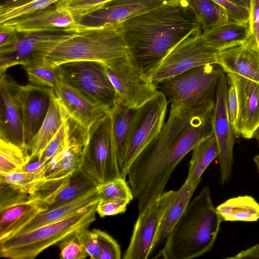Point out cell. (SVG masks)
<instances>
[{
    "instance_id": "6da1fadb",
    "label": "cell",
    "mask_w": 259,
    "mask_h": 259,
    "mask_svg": "<svg viewBox=\"0 0 259 259\" xmlns=\"http://www.w3.org/2000/svg\"><path fill=\"white\" fill-rule=\"evenodd\" d=\"M210 108L191 109L170 104L168 120L162 131L137 155L128 169L139 214L161 196L175 168L200 141L198 131L187 123L195 114Z\"/></svg>"
},
{
    "instance_id": "7a4b0ae2",
    "label": "cell",
    "mask_w": 259,
    "mask_h": 259,
    "mask_svg": "<svg viewBox=\"0 0 259 259\" xmlns=\"http://www.w3.org/2000/svg\"><path fill=\"white\" fill-rule=\"evenodd\" d=\"M117 25L131 63L149 79L178 43L201 28L186 0H172Z\"/></svg>"
},
{
    "instance_id": "3957f363",
    "label": "cell",
    "mask_w": 259,
    "mask_h": 259,
    "mask_svg": "<svg viewBox=\"0 0 259 259\" xmlns=\"http://www.w3.org/2000/svg\"><path fill=\"white\" fill-rule=\"evenodd\" d=\"M222 222L209 188L205 186L190 201L166 238L158 257L192 259L204 255L212 248Z\"/></svg>"
},
{
    "instance_id": "277c9868",
    "label": "cell",
    "mask_w": 259,
    "mask_h": 259,
    "mask_svg": "<svg viewBox=\"0 0 259 259\" xmlns=\"http://www.w3.org/2000/svg\"><path fill=\"white\" fill-rule=\"evenodd\" d=\"M129 60L126 44L117 24L77 30L55 48L45 64L57 66L69 62L90 61L108 66Z\"/></svg>"
},
{
    "instance_id": "5b68a950",
    "label": "cell",
    "mask_w": 259,
    "mask_h": 259,
    "mask_svg": "<svg viewBox=\"0 0 259 259\" xmlns=\"http://www.w3.org/2000/svg\"><path fill=\"white\" fill-rule=\"evenodd\" d=\"M96 205L62 220L16 234L0 241V256L33 259L48 247L82 230L96 220Z\"/></svg>"
},
{
    "instance_id": "8992f818",
    "label": "cell",
    "mask_w": 259,
    "mask_h": 259,
    "mask_svg": "<svg viewBox=\"0 0 259 259\" xmlns=\"http://www.w3.org/2000/svg\"><path fill=\"white\" fill-rule=\"evenodd\" d=\"M225 73L217 63L200 66L159 83L168 103L196 109L214 107L217 85Z\"/></svg>"
},
{
    "instance_id": "52a82bcc",
    "label": "cell",
    "mask_w": 259,
    "mask_h": 259,
    "mask_svg": "<svg viewBox=\"0 0 259 259\" xmlns=\"http://www.w3.org/2000/svg\"><path fill=\"white\" fill-rule=\"evenodd\" d=\"M79 168L99 184L121 177L110 112L88 129Z\"/></svg>"
},
{
    "instance_id": "ba28073f",
    "label": "cell",
    "mask_w": 259,
    "mask_h": 259,
    "mask_svg": "<svg viewBox=\"0 0 259 259\" xmlns=\"http://www.w3.org/2000/svg\"><path fill=\"white\" fill-rule=\"evenodd\" d=\"M77 31L69 28L22 33L14 42L0 47V74L15 65L45 63L59 44Z\"/></svg>"
},
{
    "instance_id": "9c48e42d",
    "label": "cell",
    "mask_w": 259,
    "mask_h": 259,
    "mask_svg": "<svg viewBox=\"0 0 259 259\" xmlns=\"http://www.w3.org/2000/svg\"><path fill=\"white\" fill-rule=\"evenodd\" d=\"M168 103L165 96L159 90L154 98L136 110L130 125L121 177L125 179L133 160L162 131Z\"/></svg>"
},
{
    "instance_id": "30bf717a",
    "label": "cell",
    "mask_w": 259,
    "mask_h": 259,
    "mask_svg": "<svg viewBox=\"0 0 259 259\" xmlns=\"http://www.w3.org/2000/svg\"><path fill=\"white\" fill-rule=\"evenodd\" d=\"M202 32L201 28H197L178 43L163 59L150 80L157 85L191 69L217 63V53L219 50L203 40Z\"/></svg>"
},
{
    "instance_id": "8fae6325",
    "label": "cell",
    "mask_w": 259,
    "mask_h": 259,
    "mask_svg": "<svg viewBox=\"0 0 259 259\" xmlns=\"http://www.w3.org/2000/svg\"><path fill=\"white\" fill-rule=\"evenodd\" d=\"M59 66L64 78L109 111L116 101L115 89L102 63L90 61L67 62Z\"/></svg>"
},
{
    "instance_id": "7c38bea8",
    "label": "cell",
    "mask_w": 259,
    "mask_h": 259,
    "mask_svg": "<svg viewBox=\"0 0 259 259\" xmlns=\"http://www.w3.org/2000/svg\"><path fill=\"white\" fill-rule=\"evenodd\" d=\"M106 71L116 92L115 104L136 110L159 91L157 85L139 72L130 60L106 66Z\"/></svg>"
},
{
    "instance_id": "4fadbf2b",
    "label": "cell",
    "mask_w": 259,
    "mask_h": 259,
    "mask_svg": "<svg viewBox=\"0 0 259 259\" xmlns=\"http://www.w3.org/2000/svg\"><path fill=\"white\" fill-rule=\"evenodd\" d=\"M228 81L226 73L220 77L217 85L212 124L216 138L222 185L230 179L233 164V147L237 136L229 119L227 111Z\"/></svg>"
},
{
    "instance_id": "5bb4252c",
    "label": "cell",
    "mask_w": 259,
    "mask_h": 259,
    "mask_svg": "<svg viewBox=\"0 0 259 259\" xmlns=\"http://www.w3.org/2000/svg\"><path fill=\"white\" fill-rule=\"evenodd\" d=\"M175 191L163 192L144 212L139 214L123 259H147L155 247V240L162 215Z\"/></svg>"
},
{
    "instance_id": "9a60e30c",
    "label": "cell",
    "mask_w": 259,
    "mask_h": 259,
    "mask_svg": "<svg viewBox=\"0 0 259 259\" xmlns=\"http://www.w3.org/2000/svg\"><path fill=\"white\" fill-rule=\"evenodd\" d=\"M0 75V139L28 152L24 137L21 85L6 73Z\"/></svg>"
},
{
    "instance_id": "2e32d148",
    "label": "cell",
    "mask_w": 259,
    "mask_h": 259,
    "mask_svg": "<svg viewBox=\"0 0 259 259\" xmlns=\"http://www.w3.org/2000/svg\"><path fill=\"white\" fill-rule=\"evenodd\" d=\"M172 0H112L75 22L77 30L117 25Z\"/></svg>"
},
{
    "instance_id": "e0dca14e",
    "label": "cell",
    "mask_w": 259,
    "mask_h": 259,
    "mask_svg": "<svg viewBox=\"0 0 259 259\" xmlns=\"http://www.w3.org/2000/svg\"><path fill=\"white\" fill-rule=\"evenodd\" d=\"M226 74L236 94L237 117L234 130L237 137L253 138L259 127V83L237 74Z\"/></svg>"
},
{
    "instance_id": "ac0fdd59",
    "label": "cell",
    "mask_w": 259,
    "mask_h": 259,
    "mask_svg": "<svg viewBox=\"0 0 259 259\" xmlns=\"http://www.w3.org/2000/svg\"><path fill=\"white\" fill-rule=\"evenodd\" d=\"M54 90L66 114L87 129L110 112L64 77Z\"/></svg>"
},
{
    "instance_id": "d6986e66",
    "label": "cell",
    "mask_w": 259,
    "mask_h": 259,
    "mask_svg": "<svg viewBox=\"0 0 259 259\" xmlns=\"http://www.w3.org/2000/svg\"><path fill=\"white\" fill-rule=\"evenodd\" d=\"M54 93L53 89L31 83L21 85L24 137L28 152L46 116Z\"/></svg>"
},
{
    "instance_id": "ffe728a7",
    "label": "cell",
    "mask_w": 259,
    "mask_h": 259,
    "mask_svg": "<svg viewBox=\"0 0 259 259\" xmlns=\"http://www.w3.org/2000/svg\"><path fill=\"white\" fill-rule=\"evenodd\" d=\"M217 58L225 73L259 83V47L251 35L244 42L218 51Z\"/></svg>"
},
{
    "instance_id": "44dd1931",
    "label": "cell",
    "mask_w": 259,
    "mask_h": 259,
    "mask_svg": "<svg viewBox=\"0 0 259 259\" xmlns=\"http://www.w3.org/2000/svg\"><path fill=\"white\" fill-rule=\"evenodd\" d=\"M19 33L48 30L76 29L75 20L67 12L55 5L31 14L0 24ZM77 30V29H76Z\"/></svg>"
},
{
    "instance_id": "7402d4cb",
    "label": "cell",
    "mask_w": 259,
    "mask_h": 259,
    "mask_svg": "<svg viewBox=\"0 0 259 259\" xmlns=\"http://www.w3.org/2000/svg\"><path fill=\"white\" fill-rule=\"evenodd\" d=\"M48 208L46 202L32 196L28 200L0 212V241L17 234Z\"/></svg>"
},
{
    "instance_id": "603a6c76",
    "label": "cell",
    "mask_w": 259,
    "mask_h": 259,
    "mask_svg": "<svg viewBox=\"0 0 259 259\" xmlns=\"http://www.w3.org/2000/svg\"><path fill=\"white\" fill-rule=\"evenodd\" d=\"M66 116L54 92L46 116L29 149V160L36 158L40 159L47 145L64 122Z\"/></svg>"
},
{
    "instance_id": "cb8c5ba5",
    "label": "cell",
    "mask_w": 259,
    "mask_h": 259,
    "mask_svg": "<svg viewBox=\"0 0 259 259\" xmlns=\"http://www.w3.org/2000/svg\"><path fill=\"white\" fill-rule=\"evenodd\" d=\"M200 183L196 182L190 183L185 181L178 190L175 191L173 197L161 218L155 240V247L166 239L186 208Z\"/></svg>"
},
{
    "instance_id": "d4e9b609",
    "label": "cell",
    "mask_w": 259,
    "mask_h": 259,
    "mask_svg": "<svg viewBox=\"0 0 259 259\" xmlns=\"http://www.w3.org/2000/svg\"><path fill=\"white\" fill-rule=\"evenodd\" d=\"M250 36L249 22L231 20L203 31L201 35L202 39L207 45L219 50L244 42Z\"/></svg>"
},
{
    "instance_id": "484cf974",
    "label": "cell",
    "mask_w": 259,
    "mask_h": 259,
    "mask_svg": "<svg viewBox=\"0 0 259 259\" xmlns=\"http://www.w3.org/2000/svg\"><path fill=\"white\" fill-rule=\"evenodd\" d=\"M99 201L100 199L96 188L64 205L40 213L23 227L17 234L30 231L41 226L62 220L97 204Z\"/></svg>"
},
{
    "instance_id": "4316f807",
    "label": "cell",
    "mask_w": 259,
    "mask_h": 259,
    "mask_svg": "<svg viewBox=\"0 0 259 259\" xmlns=\"http://www.w3.org/2000/svg\"><path fill=\"white\" fill-rule=\"evenodd\" d=\"M99 184L80 168L74 171L48 204L50 210L70 202L97 188Z\"/></svg>"
},
{
    "instance_id": "83f0119b",
    "label": "cell",
    "mask_w": 259,
    "mask_h": 259,
    "mask_svg": "<svg viewBox=\"0 0 259 259\" xmlns=\"http://www.w3.org/2000/svg\"><path fill=\"white\" fill-rule=\"evenodd\" d=\"M191 151L185 182L190 183L201 182L202 174L218 155V144L214 134L201 140Z\"/></svg>"
},
{
    "instance_id": "f1b7e54d",
    "label": "cell",
    "mask_w": 259,
    "mask_h": 259,
    "mask_svg": "<svg viewBox=\"0 0 259 259\" xmlns=\"http://www.w3.org/2000/svg\"><path fill=\"white\" fill-rule=\"evenodd\" d=\"M216 209L222 221L255 222L259 219V204L248 195L230 198Z\"/></svg>"
},
{
    "instance_id": "f546056e",
    "label": "cell",
    "mask_w": 259,
    "mask_h": 259,
    "mask_svg": "<svg viewBox=\"0 0 259 259\" xmlns=\"http://www.w3.org/2000/svg\"><path fill=\"white\" fill-rule=\"evenodd\" d=\"M136 110L115 104L110 111L112 135L116 155L121 171L131 121Z\"/></svg>"
},
{
    "instance_id": "4dcf8cb0",
    "label": "cell",
    "mask_w": 259,
    "mask_h": 259,
    "mask_svg": "<svg viewBox=\"0 0 259 259\" xmlns=\"http://www.w3.org/2000/svg\"><path fill=\"white\" fill-rule=\"evenodd\" d=\"M186 1L197 18L202 32L230 21L225 9L213 0Z\"/></svg>"
},
{
    "instance_id": "1f68e13d",
    "label": "cell",
    "mask_w": 259,
    "mask_h": 259,
    "mask_svg": "<svg viewBox=\"0 0 259 259\" xmlns=\"http://www.w3.org/2000/svg\"><path fill=\"white\" fill-rule=\"evenodd\" d=\"M29 161L26 150L0 139V174L19 170Z\"/></svg>"
},
{
    "instance_id": "d6a6232c",
    "label": "cell",
    "mask_w": 259,
    "mask_h": 259,
    "mask_svg": "<svg viewBox=\"0 0 259 259\" xmlns=\"http://www.w3.org/2000/svg\"><path fill=\"white\" fill-rule=\"evenodd\" d=\"M31 83L54 89L63 77L59 66L44 64L22 65Z\"/></svg>"
},
{
    "instance_id": "836d02e7",
    "label": "cell",
    "mask_w": 259,
    "mask_h": 259,
    "mask_svg": "<svg viewBox=\"0 0 259 259\" xmlns=\"http://www.w3.org/2000/svg\"><path fill=\"white\" fill-rule=\"evenodd\" d=\"M45 164L36 171L27 172L18 170L9 173L0 174V183L8 184L30 193L36 183L42 180Z\"/></svg>"
},
{
    "instance_id": "e575fe53",
    "label": "cell",
    "mask_w": 259,
    "mask_h": 259,
    "mask_svg": "<svg viewBox=\"0 0 259 259\" xmlns=\"http://www.w3.org/2000/svg\"><path fill=\"white\" fill-rule=\"evenodd\" d=\"M112 0H61L55 6L69 13L75 22L82 16L101 8Z\"/></svg>"
},
{
    "instance_id": "d590c367",
    "label": "cell",
    "mask_w": 259,
    "mask_h": 259,
    "mask_svg": "<svg viewBox=\"0 0 259 259\" xmlns=\"http://www.w3.org/2000/svg\"><path fill=\"white\" fill-rule=\"evenodd\" d=\"M97 190L100 200L126 199L131 201L134 198L131 188L122 177L99 184Z\"/></svg>"
},
{
    "instance_id": "8d00e7d4",
    "label": "cell",
    "mask_w": 259,
    "mask_h": 259,
    "mask_svg": "<svg viewBox=\"0 0 259 259\" xmlns=\"http://www.w3.org/2000/svg\"><path fill=\"white\" fill-rule=\"evenodd\" d=\"M60 1L32 0L17 7L0 10V24L46 9Z\"/></svg>"
},
{
    "instance_id": "74e56055",
    "label": "cell",
    "mask_w": 259,
    "mask_h": 259,
    "mask_svg": "<svg viewBox=\"0 0 259 259\" xmlns=\"http://www.w3.org/2000/svg\"><path fill=\"white\" fill-rule=\"evenodd\" d=\"M29 193L0 183V212L30 199Z\"/></svg>"
},
{
    "instance_id": "f35d334b",
    "label": "cell",
    "mask_w": 259,
    "mask_h": 259,
    "mask_svg": "<svg viewBox=\"0 0 259 259\" xmlns=\"http://www.w3.org/2000/svg\"><path fill=\"white\" fill-rule=\"evenodd\" d=\"M69 126L67 115L64 122L42 153L41 158L51 159L60 154L68 146Z\"/></svg>"
},
{
    "instance_id": "ab89813d",
    "label": "cell",
    "mask_w": 259,
    "mask_h": 259,
    "mask_svg": "<svg viewBox=\"0 0 259 259\" xmlns=\"http://www.w3.org/2000/svg\"><path fill=\"white\" fill-rule=\"evenodd\" d=\"M99 246L98 259H120V247L117 242L104 231L95 229Z\"/></svg>"
},
{
    "instance_id": "60d3db41",
    "label": "cell",
    "mask_w": 259,
    "mask_h": 259,
    "mask_svg": "<svg viewBox=\"0 0 259 259\" xmlns=\"http://www.w3.org/2000/svg\"><path fill=\"white\" fill-rule=\"evenodd\" d=\"M59 256L62 259H84L88 256L75 234L59 243Z\"/></svg>"
},
{
    "instance_id": "b9f144b4",
    "label": "cell",
    "mask_w": 259,
    "mask_h": 259,
    "mask_svg": "<svg viewBox=\"0 0 259 259\" xmlns=\"http://www.w3.org/2000/svg\"><path fill=\"white\" fill-rule=\"evenodd\" d=\"M131 201L126 199H114L100 200L97 204L96 210L101 217L112 216L124 213Z\"/></svg>"
},
{
    "instance_id": "7bdbcfd3",
    "label": "cell",
    "mask_w": 259,
    "mask_h": 259,
    "mask_svg": "<svg viewBox=\"0 0 259 259\" xmlns=\"http://www.w3.org/2000/svg\"><path fill=\"white\" fill-rule=\"evenodd\" d=\"M76 234L88 255L91 259H98L99 246L96 233L87 228Z\"/></svg>"
},
{
    "instance_id": "ee69618b",
    "label": "cell",
    "mask_w": 259,
    "mask_h": 259,
    "mask_svg": "<svg viewBox=\"0 0 259 259\" xmlns=\"http://www.w3.org/2000/svg\"><path fill=\"white\" fill-rule=\"evenodd\" d=\"M226 10L231 21L248 22L249 13L246 9L238 6L228 0H213Z\"/></svg>"
},
{
    "instance_id": "f6af8a7d",
    "label": "cell",
    "mask_w": 259,
    "mask_h": 259,
    "mask_svg": "<svg viewBox=\"0 0 259 259\" xmlns=\"http://www.w3.org/2000/svg\"><path fill=\"white\" fill-rule=\"evenodd\" d=\"M249 13L251 35L259 47V0H250Z\"/></svg>"
},
{
    "instance_id": "bcb514c9",
    "label": "cell",
    "mask_w": 259,
    "mask_h": 259,
    "mask_svg": "<svg viewBox=\"0 0 259 259\" xmlns=\"http://www.w3.org/2000/svg\"><path fill=\"white\" fill-rule=\"evenodd\" d=\"M227 111L229 119L234 129L237 117V101L235 88L229 82L227 93Z\"/></svg>"
},
{
    "instance_id": "7dc6e473",
    "label": "cell",
    "mask_w": 259,
    "mask_h": 259,
    "mask_svg": "<svg viewBox=\"0 0 259 259\" xmlns=\"http://www.w3.org/2000/svg\"><path fill=\"white\" fill-rule=\"evenodd\" d=\"M19 33L4 26H0V47L6 46L16 41L19 37Z\"/></svg>"
},
{
    "instance_id": "c3c4849f",
    "label": "cell",
    "mask_w": 259,
    "mask_h": 259,
    "mask_svg": "<svg viewBox=\"0 0 259 259\" xmlns=\"http://www.w3.org/2000/svg\"><path fill=\"white\" fill-rule=\"evenodd\" d=\"M228 259H259V243L248 249L243 250Z\"/></svg>"
},
{
    "instance_id": "681fc988",
    "label": "cell",
    "mask_w": 259,
    "mask_h": 259,
    "mask_svg": "<svg viewBox=\"0 0 259 259\" xmlns=\"http://www.w3.org/2000/svg\"><path fill=\"white\" fill-rule=\"evenodd\" d=\"M49 160L46 158H33L30 160L19 170L27 172L36 171L42 168Z\"/></svg>"
},
{
    "instance_id": "f907efd6",
    "label": "cell",
    "mask_w": 259,
    "mask_h": 259,
    "mask_svg": "<svg viewBox=\"0 0 259 259\" xmlns=\"http://www.w3.org/2000/svg\"><path fill=\"white\" fill-rule=\"evenodd\" d=\"M32 0H0V10L17 7Z\"/></svg>"
},
{
    "instance_id": "816d5d0a",
    "label": "cell",
    "mask_w": 259,
    "mask_h": 259,
    "mask_svg": "<svg viewBox=\"0 0 259 259\" xmlns=\"http://www.w3.org/2000/svg\"><path fill=\"white\" fill-rule=\"evenodd\" d=\"M232 3L249 11L250 0H228Z\"/></svg>"
},
{
    "instance_id": "f5cc1de1",
    "label": "cell",
    "mask_w": 259,
    "mask_h": 259,
    "mask_svg": "<svg viewBox=\"0 0 259 259\" xmlns=\"http://www.w3.org/2000/svg\"><path fill=\"white\" fill-rule=\"evenodd\" d=\"M254 162L256 165L259 175V154L256 155L253 158Z\"/></svg>"
},
{
    "instance_id": "db71d44e",
    "label": "cell",
    "mask_w": 259,
    "mask_h": 259,
    "mask_svg": "<svg viewBox=\"0 0 259 259\" xmlns=\"http://www.w3.org/2000/svg\"><path fill=\"white\" fill-rule=\"evenodd\" d=\"M253 138L256 140L259 145V127L254 132L253 135Z\"/></svg>"
}]
</instances>
